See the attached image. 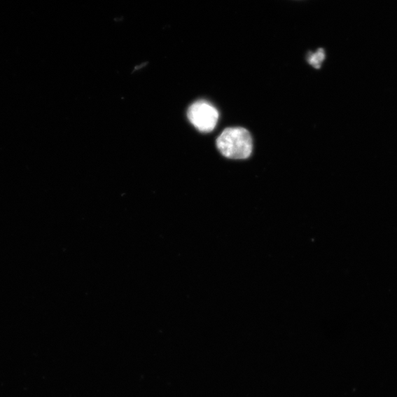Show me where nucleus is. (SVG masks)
I'll return each mask as SVG.
<instances>
[{"mask_svg":"<svg viewBox=\"0 0 397 397\" xmlns=\"http://www.w3.org/2000/svg\"><path fill=\"white\" fill-rule=\"evenodd\" d=\"M216 145L219 152L230 159H246L253 151L252 137L242 127L225 129L217 139Z\"/></svg>","mask_w":397,"mask_h":397,"instance_id":"f257e3e1","label":"nucleus"},{"mask_svg":"<svg viewBox=\"0 0 397 397\" xmlns=\"http://www.w3.org/2000/svg\"><path fill=\"white\" fill-rule=\"evenodd\" d=\"M188 118L198 130L209 132L216 127L218 113L210 103L206 101H198L191 105L188 111Z\"/></svg>","mask_w":397,"mask_h":397,"instance_id":"f03ea898","label":"nucleus"},{"mask_svg":"<svg viewBox=\"0 0 397 397\" xmlns=\"http://www.w3.org/2000/svg\"><path fill=\"white\" fill-rule=\"evenodd\" d=\"M326 54L325 50L320 49L316 53L311 55L308 57V62L311 64L316 69H319L321 64L325 60Z\"/></svg>","mask_w":397,"mask_h":397,"instance_id":"7ed1b4c3","label":"nucleus"}]
</instances>
